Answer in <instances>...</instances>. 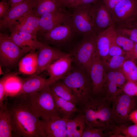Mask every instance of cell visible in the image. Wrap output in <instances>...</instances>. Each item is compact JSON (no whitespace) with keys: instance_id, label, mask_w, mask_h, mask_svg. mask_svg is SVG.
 <instances>
[{"instance_id":"34","label":"cell","mask_w":137,"mask_h":137,"mask_svg":"<svg viewBox=\"0 0 137 137\" xmlns=\"http://www.w3.org/2000/svg\"><path fill=\"white\" fill-rule=\"evenodd\" d=\"M116 129L122 137H137V124L119 125L117 126Z\"/></svg>"},{"instance_id":"47","label":"cell","mask_w":137,"mask_h":137,"mask_svg":"<svg viewBox=\"0 0 137 137\" xmlns=\"http://www.w3.org/2000/svg\"><path fill=\"white\" fill-rule=\"evenodd\" d=\"M134 21H136V22H135L137 23V15L135 18V20Z\"/></svg>"},{"instance_id":"17","label":"cell","mask_w":137,"mask_h":137,"mask_svg":"<svg viewBox=\"0 0 137 137\" xmlns=\"http://www.w3.org/2000/svg\"><path fill=\"white\" fill-rule=\"evenodd\" d=\"M10 30V38L25 53L39 49L44 44L38 40L36 35L12 29Z\"/></svg>"},{"instance_id":"26","label":"cell","mask_w":137,"mask_h":137,"mask_svg":"<svg viewBox=\"0 0 137 137\" xmlns=\"http://www.w3.org/2000/svg\"><path fill=\"white\" fill-rule=\"evenodd\" d=\"M0 137L13 136L12 129L5 104L0 107Z\"/></svg>"},{"instance_id":"25","label":"cell","mask_w":137,"mask_h":137,"mask_svg":"<svg viewBox=\"0 0 137 137\" xmlns=\"http://www.w3.org/2000/svg\"><path fill=\"white\" fill-rule=\"evenodd\" d=\"M38 54L34 51L29 52L20 60L18 64L19 71L24 74H33L37 69Z\"/></svg>"},{"instance_id":"27","label":"cell","mask_w":137,"mask_h":137,"mask_svg":"<svg viewBox=\"0 0 137 137\" xmlns=\"http://www.w3.org/2000/svg\"><path fill=\"white\" fill-rule=\"evenodd\" d=\"M58 81L49 86L52 92L59 97L77 104L75 97L71 89L62 81Z\"/></svg>"},{"instance_id":"38","label":"cell","mask_w":137,"mask_h":137,"mask_svg":"<svg viewBox=\"0 0 137 137\" xmlns=\"http://www.w3.org/2000/svg\"><path fill=\"white\" fill-rule=\"evenodd\" d=\"M8 75L4 76L0 80V107L1 106L5 99L6 92L5 83Z\"/></svg>"},{"instance_id":"7","label":"cell","mask_w":137,"mask_h":137,"mask_svg":"<svg viewBox=\"0 0 137 137\" xmlns=\"http://www.w3.org/2000/svg\"><path fill=\"white\" fill-rule=\"evenodd\" d=\"M25 53L7 35L0 34V60L6 66L15 65Z\"/></svg>"},{"instance_id":"14","label":"cell","mask_w":137,"mask_h":137,"mask_svg":"<svg viewBox=\"0 0 137 137\" xmlns=\"http://www.w3.org/2000/svg\"><path fill=\"white\" fill-rule=\"evenodd\" d=\"M71 15L62 7L56 11L43 14L40 18L38 33L42 35L64 22Z\"/></svg>"},{"instance_id":"48","label":"cell","mask_w":137,"mask_h":137,"mask_svg":"<svg viewBox=\"0 0 137 137\" xmlns=\"http://www.w3.org/2000/svg\"><path fill=\"white\" fill-rule=\"evenodd\" d=\"M62 0H59V1H60V2L61 3V2L62 1Z\"/></svg>"},{"instance_id":"8","label":"cell","mask_w":137,"mask_h":137,"mask_svg":"<svg viewBox=\"0 0 137 137\" xmlns=\"http://www.w3.org/2000/svg\"><path fill=\"white\" fill-rule=\"evenodd\" d=\"M106 70L102 60L95 52L88 73L91 82L93 97H103Z\"/></svg>"},{"instance_id":"19","label":"cell","mask_w":137,"mask_h":137,"mask_svg":"<svg viewBox=\"0 0 137 137\" xmlns=\"http://www.w3.org/2000/svg\"><path fill=\"white\" fill-rule=\"evenodd\" d=\"M40 18L36 15L31 9L20 17L11 29L37 35L39 31Z\"/></svg>"},{"instance_id":"5","label":"cell","mask_w":137,"mask_h":137,"mask_svg":"<svg viewBox=\"0 0 137 137\" xmlns=\"http://www.w3.org/2000/svg\"><path fill=\"white\" fill-rule=\"evenodd\" d=\"M83 36L82 39L70 54L73 61L78 67L88 75L96 50V35L91 34Z\"/></svg>"},{"instance_id":"13","label":"cell","mask_w":137,"mask_h":137,"mask_svg":"<svg viewBox=\"0 0 137 137\" xmlns=\"http://www.w3.org/2000/svg\"><path fill=\"white\" fill-rule=\"evenodd\" d=\"M35 0H24L10 7L5 16L0 20V30L12 28L20 17L32 9Z\"/></svg>"},{"instance_id":"20","label":"cell","mask_w":137,"mask_h":137,"mask_svg":"<svg viewBox=\"0 0 137 137\" xmlns=\"http://www.w3.org/2000/svg\"><path fill=\"white\" fill-rule=\"evenodd\" d=\"M116 34L114 25L96 35L95 52L102 60L108 57L111 41Z\"/></svg>"},{"instance_id":"12","label":"cell","mask_w":137,"mask_h":137,"mask_svg":"<svg viewBox=\"0 0 137 137\" xmlns=\"http://www.w3.org/2000/svg\"><path fill=\"white\" fill-rule=\"evenodd\" d=\"M91 13L94 31L96 35L115 25L111 14L103 3L92 5Z\"/></svg>"},{"instance_id":"28","label":"cell","mask_w":137,"mask_h":137,"mask_svg":"<svg viewBox=\"0 0 137 137\" xmlns=\"http://www.w3.org/2000/svg\"><path fill=\"white\" fill-rule=\"evenodd\" d=\"M23 81L15 76L8 75L5 83V99L17 95L21 89Z\"/></svg>"},{"instance_id":"42","label":"cell","mask_w":137,"mask_h":137,"mask_svg":"<svg viewBox=\"0 0 137 137\" xmlns=\"http://www.w3.org/2000/svg\"><path fill=\"white\" fill-rule=\"evenodd\" d=\"M96 0H79L75 5L73 8L80 6L91 5Z\"/></svg>"},{"instance_id":"36","label":"cell","mask_w":137,"mask_h":137,"mask_svg":"<svg viewBox=\"0 0 137 137\" xmlns=\"http://www.w3.org/2000/svg\"><path fill=\"white\" fill-rule=\"evenodd\" d=\"M122 92L131 96H136L137 93V82L127 81L124 85Z\"/></svg>"},{"instance_id":"24","label":"cell","mask_w":137,"mask_h":137,"mask_svg":"<svg viewBox=\"0 0 137 137\" xmlns=\"http://www.w3.org/2000/svg\"><path fill=\"white\" fill-rule=\"evenodd\" d=\"M52 93L57 109L63 117L72 118L74 114L79 111L76 104L60 98Z\"/></svg>"},{"instance_id":"21","label":"cell","mask_w":137,"mask_h":137,"mask_svg":"<svg viewBox=\"0 0 137 137\" xmlns=\"http://www.w3.org/2000/svg\"><path fill=\"white\" fill-rule=\"evenodd\" d=\"M36 74L23 80L21 89L16 96L29 95L40 91L48 87V78L46 79Z\"/></svg>"},{"instance_id":"16","label":"cell","mask_w":137,"mask_h":137,"mask_svg":"<svg viewBox=\"0 0 137 137\" xmlns=\"http://www.w3.org/2000/svg\"><path fill=\"white\" fill-rule=\"evenodd\" d=\"M41 137H67L65 118L41 119Z\"/></svg>"},{"instance_id":"30","label":"cell","mask_w":137,"mask_h":137,"mask_svg":"<svg viewBox=\"0 0 137 137\" xmlns=\"http://www.w3.org/2000/svg\"><path fill=\"white\" fill-rule=\"evenodd\" d=\"M135 60L130 58L126 60L120 69L127 81L137 82V65Z\"/></svg>"},{"instance_id":"50","label":"cell","mask_w":137,"mask_h":137,"mask_svg":"<svg viewBox=\"0 0 137 137\" xmlns=\"http://www.w3.org/2000/svg\"><path fill=\"white\" fill-rule=\"evenodd\" d=\"M2 1L6 0H1Z\"/></svg>"},{"instance_id":"22","label":"cell","mask_w":137,"mask_h":137,"mask_svg":"<svg viewBox=\"0 0 137 137\" xmlns=\"http://www.w3.org/2000/svg\"><path fill=\"white\" fill-rule=\"evenodd\" d=\"M65 120L67 137H82L86 126L82 113L80 112L73 118Z\"/></svg>"},{"instance_id":"39","label":"cell","mask_w":137,"mask_h":137,"mask_svg":"<svg viewBox=\"0 0 137 137\" xmlns=\"http://www.w3.org/2000/svg\"><path fill=\"white\" fill-rule=\"evenodd\" d=\"M9 6L8 2L6 0L2 1L0 2V20L6 15L9 10Z\"/></svg>"},{"instance_id":"3","label":"cell","mask_w":137,"mask_h":137,"mask_svg":"<svg viewBox=\"0 0 137 137\" xmlns=\"http://www.w3.org/2000/svg\"><path fill=\"white\" fill-rule=\"evenodd\" d=\"M62 79L72 91L77 104L81 107L93 97L89 75L79 68L78 67L68 73Z\"/></svg>"},{"instance_id":"29","label":"cell","mask_w":137,"mask_h":137,"mask_svg":"<svg viewBox=\"0 0 137 137\" xmlns=\"http://www.w3.org/2000/svg\"><path fill=\"white\" fill-rule=\"evenodd\" d=\"M117 34L137 43V23L134 21L115 26Z\"/></svg>"},{"instance_id":"33","label":"cell","mask_w":137,"mask_h":137,"mask_svg":"<svg viewBox=\"0 0 137 137\" xmlns=\"http://www.w3.org/2000/svg\"><path fill=\"white\" fill-rule=\"evenodd\" d=\"M112 132L104 128L90 127L86 126L82 137H111Z\"/></svg>"},{"instance_id":"9","label":"cell","mask_w":137,"mask_h":137,"mask_svg":"<svg viewBox=\"0 0 137 137\" xmlns=\"http://www.w3.org/2000/svg\"><path fill=\"white\" fill-rule=\"evenodd\" d=\"M91 5H89L74 8L71 15L73 25L77 32L83 35L91 34H95L94 31L91 13Z\"/></svg>"},{"instance_id":"31","label":"cell","mask_w":137,"mask_h":137,"mask_svg":"<svg viewBox=\"0 0 137 137\" xmlns=\"http://www.w3.org/2000/svg\"><path fill=\"white\" fill-rule=\"evenodd\" d=\"M130 58L126 55L109 57L102 60L106 69L115 70L120 69L125 62Z\"/></svg>"},{"instance_id":"46","label":"cell","mask_w":137,"mask_h":137,"mask_svg":"<svg viewBox=\"0 0 137 137\" xmlns=\"http://www.w3.org/2000/svg\"><path fill=\"white\" fill-rule=\"evenodd\" d=\"M3 72L2 71V68H1V66H0V75L3 74Z\"/></svg>"},{"instance_id":"15","label":"cell","mask_w":137,"mask_h":137,"mask_svg":"<svg viewBox=\"0 0 137 137\" xmlns=\"http://www.w3.org/2000/svg\"><path fill=\"white\" fill-rule=\"evenodd\" d=\"M72 61L70 54L66 53L47 68L46 70L49 76L48 86L62 79L69 72Z\"/></svg>"},{"instance_id":"45","label":"cell","mask_w":137,"mask_h":137,"mask_svg":"<svg viewBox=\"0 0 137 137\" xmlns=\"http://www.w3.org/2000/svg\"><path fill=\"white\" fill-rule=\"evenodd\" d=\"M132 58L135 60H137V43H135Z\"/></svg>"},{"instance_id":"18","label":"cell","mask_w":137,"mask_h":137,"mask_svg":"<svg viewBox=\"0 0 137 137\" xmlns=\"http://www.w3.org/2000/svg\"><path fill=\"white\" fill-rule=\"evenodd\" d=\"M36 74H39L66 53L50 46L46 43L39 49Z\"/></svg>"},{"instance_id":"10","label":"cell","mask_w":137,"mask_h":137,"mask_svg":"<svg viewBox=\"0 0 137 137\" xmlns=\"http://www.w3.org/2000/svg\"><path fill=\"white\" fill-rule=\"evenodd\" d=\"M76 32L71 16L64 22L42 35L45 41L56 45L66 42Z\"/></svg>"},{"instance_id":"23","label":"cell","mask_w":137,"mask_h":137,"mask_svg":"<svg viewBox=\"0 0 137 137\" xmlns=\"http://www.w3.org/2000/svg\"><path fill=\"white\" fill-rule=\"evenodd\" d=\"M63 5L59 0H35L32 9L40 17L44 14L56 11Z\"/></svg>"},{"instance_id":"11","label":"cell","mask_w":137,"mask_h":137,"mask_svg":"<svg viewBox=\"0 0 137 137\" xmlns=\"http://www.w3.org/2000/svg\"><path fill=\"white\" fill-rule=\"evenodd\" d=\"M115 26L134 21L137 15V0H122L111 13Z\"/></svg>"},{"instance_id":"37","label":"cell","mask_w":137,"mask_h":137,"mask_svg":"<svg viewBox=\"0 0 137 137\" xmlns=\"http://www.w3.org/2000/svg\"><path fill=\"white\" fill-rule=\"evenodd\" d=\"M114 70L115 82L118 87L122 90L124 85L127 81V78L120 69Z\"/></svg>"},{"instance_id":"40","label":"cell","mask_w":137,"mask_h":137,"mask_svg":"<svg viewBox=\"0 0 137 137\" xmlns=\"http://www.w3.org/2000/svg\"><path fill=\"white\" fill-rule=\"evenodd\" d=\"M122 0H103V3L111 14L116 5Z\"/></svg>"},{"instance_id":"49","label":"cell","mask_w":137,"mask_h":137,"mask_svg":"<svg viewBox=\"0 0 137 137\" xmlns=\"http://www.w3.org/2000/svg\"><path fill=\"white\" fill-rule=\"evenodd\" d=\"M136 96L137 97V93L136 95Z\"/></svg>"},{"instance_id":"35","label":"cell","mask_w":137,"mask_h":137,"mask_svg":"<svg viewBox=\"0 0 137 137\" xmlns=\"http://www.w3.org/2000/svg\"><path fill=\"white\" fill-rule=\"evenodd\" d=\"M116 35L111 41L108 55L107 57L115 56L124 55H127L125 52L116 43L115 40Z\"/></svg>"},{"instance_id":"1","label":"cell","mask_w":137,"mask_h":137,"mask_svg":"<svg viewBox=\"0 0 137 137\" xmlns=\"http://www.w3.org/2000/svg\"><path fill=\"white\" fill-rule=\"evenodd\" d=\"M10 97L5 100L15 137H41V119L32 109L27 95Z\"/></svg>"},{"instance_id":"6","label":"cell","mask_w":137,"mask_h":137,"mask_svg":"<svg viewBox=\"0 0 137 137\" xmlns=\"http://www.w3.org/2000/svg\"><path fill=\"white\" fill-rule=\"evenodd\" d=\"M135 96H129L122 92L112 102V117L117 126L128 124L129 114L137 106V97Z\"/></svg>"},{"instance_id":"2","label":"cell","mask_w":137,"mask_h":137,"mask_svg":"<svg viewBox=\"0 0 137 137\" xmlns=\"http://www.w3.org/2000/svg\"><path fill=\"white\" fill-rule=\"evenodd\" d=\"M86 126L101 128L110 131L116 129L117 126L111 114V104L101 96L93 97L81 107Z\"/></svg>"},{"instance_id":"43","label":"cell","mask_w":137,"mask_h":137,"mask_svg":"<svg viewBox=\"0 0 137 137\" xmlns=\"http://www.w3.org/2000/svg\"><path fill=\"white\" fill-rule=\"evenodd\" d=\"M129 121H131L134 124H137V109H135L132 111L129 116Z\"/></svg>"},{"instance_id":"32","label":"cell","mask_w":137,"mask_h":137,"mask_svg":"<svg viewBox=\"0 0 137 137\" xmlns=\"http://www.w3.org/2000/svg\"><path fill=\"white\" fill-rule=\"evenodd\" d=\"M115 40L118 45L125 52L127 55L132 58L135 43L131 40L117 33Z\"/></svg>"},{"instance_id":"41","label":"cell","mask_w":137,"mask_h":137,"mask_svg":"<svg viewBox=\"0 0 137 137\" xmlns=\"http://www.w3.org/2000/svg\"><path fill=\"white\" fill-rule=\"evenodd\" d=\"M79 0H62L61 4L63 6L73 8L76 3Z\"/></svg>"},{"instance_id":"44","label":"cell","mask_w":137,"mask_h":137,"mask_svg":"<svg viewBox=\"0 0 137 137\" xmlns=\"http://www.w3.org/2000/svg\"><path fill=\"white\" fill-rule=\"evenodd\" d=\"M24 0H8V3L10 7L21 3Z\"/></svg>"},{"instance_id":"4","label":"cell","mask_w":137,"mask_h":137,"mask_svg":"<svg viewBox=\"0 0 137 137\" xmlns=\"http://www.w3.org/2000/svg\"><path fill=\"white\" fill-rule=\"evenodd\" d=\"M27 96L32 109L41 119L62 117L57 109L50 86Z\"/></svg>"}]
</instances>
